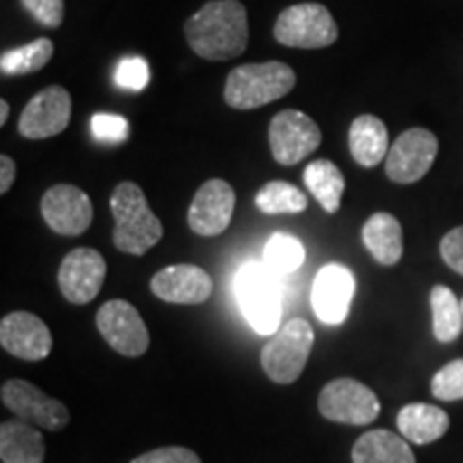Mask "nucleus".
<instances>
[{
	"label": "nucleus",
	"mask_w": 463,
	"mask_h": 463,
	"mask_svg": "<svg viewBox=\"0 0 463 463\" xmlns=\"http://www.w3.org/2000/svg\"><path fill=\"white\" fill-rule=\"evenodd\" d=\"M184 37L206 61L241 56L249 42L247 9L241 0H211L184 24Z\"/></svg>",
	"instance_id": "nucleus-1"
},
{
	"label": "nucleus",
	"mask_w": 463,
	"mask_h": 463,
	"mask_svg": "<svg viewBox=\"0 0 463 463\" xmlns=\"http://www.w3.org/2000/svg\"><path fill=\"white\" fill-rule=\"evenodd\" d=\"M109 206L116 219L114 245L118 251L144 256L161 241L164 225L136 183H120L109 198Z\"/></svg>",
	"instance_id": "nucleus-2"
},
{
	"label": "nucleus",
	"mask_w": 463,
	"mask_h": 463,
	"mask_svg": "<svg viewBox=\"0 0 463 463\" xmlns=\"http://www.w3.org/2000/svg\"><path fill=\"white\" fill-rule=\"evenodd\" d=\"M234 294L239 307L253 331L273 335L281 322V277L264 262H249L236 273Z\"/></svg>",
	"instance_id": "nucleus-3"
},
{
	"label": "nucleus",
	"mask_w": 463,
	"mask_h": 463,
	"mask_svg": "<svg viewBox=\"0 0 463 463\" xmlns=\"http://www.w3.org/2000/svg\"><path fill=\"white\" fill-rule=\"evenodd\" d=\"M297 84V73L286 62L270 61L232 69L225 82V103L234 109H256L286 97Z\"/></svg>",
	"instance_id": "nucleus-4"
},
{
	"label": "nucleus",
	"mask_w": 463,
	"mask_h": 463,
	"mask_svg": "<svg viewBox=\"0 0 463 463\" xmlns=\"http://www.w3.org/2000/svg\"><path fill=\"white\" fill-rule=\"evenodd\" d=\"M314 347V328L307 320L294 317L270 335L262 350V367L277 384H292L305 372Z\"/></svg>",
	"instance_id": "nucleus-5"
},
{
	"label": "nucleus",
	"mask_w": 463,
	"mask_h": 463,
	"mask_svg": "<svg viewBox=\"0 0 463 463\" xmlns=\"http://www.w3.org/2000/svg\"><path fill=\"white\" fill-rule=\"evenodd\" d=\"M275 39L288 48L317 50L337 42L339 28L335 17L320 3H300L277 17Z\"/></svg>",
	"instance_id": "nucleus-6"
},
{
	"label": "nucleus",
	"mask_w": 463,
	"mask_h": 463,
	"mask_svg": "<svg viewBox=\"0 0 463 463\" xmlns=\"http://www.w3.org/2000/svg\"><path fill=\"white\" fill-rule=\"evenodd\" d=\"M320 412L324 419L345 425H369L378 419L380 402L363 382L352 378L333 380L320 392Z\"/></svg>",
	"instance_id": "nucleus-7"
},
{
	"label": "nucleus",
	"mask_w": 463,
	"mask_h": 463,
	"mask_svg": "<svg viewBox=\"0 0 463 463\" xmlns=\"http://www.w3.org/2000/svg\"><path fill=\"white\" fill-rule=\"evenodd\" d=\"M273 157L281 165H297L322 144V131L314 118L298 109H283L269 129Z\"/></svg>",
	"instance_id": "nucleus-8"
},
{
	"label": "nucleus",
	"mask_w": 463,
	"mask_h": 463,
	"mask_svg": "<svg viewBox=\"0 0 463 463\" xmlns=\"http://www.w3.org/2000/svg\"><path fill=\"white\" fill-rule=\"evenodd\" d=\"M438 155V137L430 129H408L386 155V176L392 183L412 184L431 170Z\"/></svg>",
	"instance_id": "nucleus-9"
},
{
	"label": "nucleus",
	"mask_w": 463,
	"mask_h": 463,
	"mask_svg": "<svg viewBox=\"0 0 463 463\" xmlns=\"http://www.w3.org/2000/svg\"><path fill=\"white\" fill-rule=\"evenodd\" d=\"M101 337L123 356H142L150 345L146 324L137 309L127 300H109L97 314Z\"/></svg>",
	"instance_id": "nucleus-10"
},
{
	"label": "nucleus",
	"mask_w": 463,
	"mask_h": 463,
	"mask_svg": "<svg viewBox=\"0 0 463 463\" xmlns=\"http://www.w3.org/2000/svg\"><path fill=\"white\" fill-rule=\"evenodd\" d=\"M3 403L17 419L31 422L42 430L58 431L69 422V410L65 403L52 399L26 380H9L3 384Z\"/></svg>",
	"instance_id": "nucleus-11"
},
{
	"label": "nucleus",
	"mask_w": 463,
	"mask_h": 463,
	"mask_svg": "<svg viewBox=\"0 0 463 463\" xmlns=\"http://www.w3.org/2000/svg\"><path fill=\"white\" fill-rule=\"evenodd\" d=\"M106 260L95 249H73L58 269V286L62 297L73 305L90 303L106 281Z\"/></svg>",
	"instance_id": "nucleus-12"
},
{
	"label": "nucleus",
	"mask_w": 463,
	"mask_h": 463,
	"mask_svg": "<svg viewBox=\"0 0 463 463\" xmlns=\"http://www.w3.org/2000/svg\"><path fill=\"white\" fill-rule=\"evenodd\" d=\"M71 120V95L62 86H48L26 103L20 133L28 140H45L67 129Z\"/></svg>",
	"instance_id": "nucleus-13"
},
{
	"label": "nucleus",
	"mask_w": 463,
	"mask_h": 463,
	"mask_svg": "<svg viewBox=\"0 0 463 463\" xmlns=\"http://www.w3.org/2000/svg\"><path fill=\"white\" fill-rule=\"evenodd\" d=\"M42 215L56 234L80 236L90 228L92 204L80 187L56 184L43 194Z\"/></svg>",
	"instance_id": "nucleus-14"
},
{
	"label": "nucleus",
	"mask_w": 463,
	"mask_h": 463,
	"mask_svg": "<svg viewBox=\"0 0 463 463\" xmlns=\"http://www.w3.org/2000/svg\"><path fill=\"white\" fill-rule=\"evenodd\" d=\"M236 194L222 178L206 181L189 206V228L198 236H219L234 215Z\"/></svg>",
	"instance_id": "nucleus-15"
},
{
	"label": "nucleus",
	"mask_w": 463,
	"mask_h": 463,
	"mask_svg": "<svg viewBox=\"0 0 463 463\" xmlns=\"http://www.w3.org/2000/svg\"><path fill=\"white\" fill-rule=\"evenodd\" d=\"M354 275L341 264H326L317 273L311 292L316 316L328 326H337L347 317L350 303L354 298Z\"/></svg>",
	"instance_id": "nucleus-16"
},
{
	"label": "nucleus",
	"mask_w": 463,
	"mask_h": 463,
	"mask_svg": "<svg viewBox=\"0 0 463 463\" xmlns=\"http://www.w3.org/2000/svg\"><path fill=\"white\" fill-rule=\"evenodd\" d=\"M0 344L22 361H43L52 352V333L42 317L28 311H14L0 322Z\"/></svg>",
	"instance_id": "nucleus-17"
},
{
	"label": "nucleus",
	"mask_w": 463,
	"mask_h": 463,
	"mask_svg": "<svg viewBox=\"0 0 463 463\" xmlns=\"http://www.w3.org/2000/svg\"><path fill=\"white\" fill-rule=\"evenodd\" d=\"M150 289L165 303L200 305L211 297L213 279L200 266L176 264L159 270L150 281Z\"/></svg>",
	"instance_id": "nucleus-18"
},
{
	"label": "nucleus",
	"mask_w": 463,
	"mask_h": 463,
	"mask_svg": "<svg viewBox=\"0 0 463 463\" xmlns=\"http://www.w3.org/2000/svg\"><path fill=\"white\" fill-rule=\"evenodd\" d=\"M450 419L444 410L430 403H410L399 410L397 427L408 442L431 444L449 431Z\"/></svg>",
	"instance_id": "nucleus-19"
},
{
	"label": "nucleus",
	"mask_w": 463,
	"mask_h": 463,
	"mask_svg": "<svg viewBox=\"0 0 463 463\" xmlns=\"http://www.w3.org/2000/svg\"><path fill=\"white\" fill-rule=\"evenodd\" d=\"M0 457L3 463H43V436L22 419L5 420L0 425Z\"/></svg>",
	"instance_id": "nucleus-20"
},
{
	"label": "nucleus",
	"mask_w": 463,
	"mask_h": 463,
	"mask_svg": "<svg viewBox=\"0 0 463 463\" xmlns=\"http://www.w3.org/2000/svg\"><path fill=\"white\" fill-rule=\"evenodd\" d=\"M350 150L358 165L375 167L389 155V131L378 116L363 114L350 127Z\"/></svg>",
	"instance_id": "nucleus-21"
},
{
	"label": "nucleus",
	"mask_w": 463,
	"mask_h": 463,
	"mask_svg": "<svg viewBox=\"0 0 463 463\" xmlns=\"http://www.w3.org/2000/svg\"><path fill=\"white\" fill-rule=\"evenodd\" d=\"M363 242L380 264L392 266L403 256L402 225L391 213H375L363 228Z\"/></svg>",
	"instance_id": "nucleus-22"
},
{
	"label": "nucleus",
	"mask_w": 463,
	"mask_h": 463,
	"mask_svg": "<svg viewBox=\"0 0 463 463\" xmlns=\"http://www.w3.org/2000/svg\"><path fill=\"white\" fill-rule=\"evenodd\" d=\"M354 463H416L408 439L386 430L363 433L352 449Z\"/></svg>",
	"instance_id": "nucleus-23"
},
{
	"label": "nucleus",
	"mask_w": 463,
	"mask_h": 463,
	"mask_svg": "<svg viewBox=\"0 0 463 463\" xmlns=\"http://www.w3.org/2000/svg\"><path fill=\"white\" fill-rule=\"evenodd\" d=\"M305 184L309 187L316 200L320 202L326 213H337L341 206V195L345 191L344 174L333 161L317 159L314 164L307 165L305 170Z\"/></svg>",
	"instance_id": "nucleus-24"
},
{
	"label": "nucleus",
	"mask_w": 463,
	"mask_h": 463,
	"mask_svg": "<svg viewBox=\"0 0 463 463\" xmlns=\"http://www.w3.org/2000/svg\"><path fill=\"white\" fill-rule=\"evenodd\" d=\"M431 314L433 335L442 344H450L463 331V309L461 303L447 286H436L431 289Z\"/></svg>",
	"instance_id": "nucleus-25"
},
{
	"label": "nucleus",
	"mask_w": 463,
	"mask_h": 463,
	"mask_svg": "<svg viewBox=\"0 0 463 463\" xmlns=\"http://www.w3.org/2000/svg\"><path fill=\"white\" fill-rule=\"evenodd\" d=\"M54 56V43L48 37H39L28 45L9 50L0 56V71L5 75H26L42 71Z\"/></svg>",
	"instance_id": "nucleus-26"
},
{
	"label": "nucleus",
	"mask_w": 463,
	"mask_h": 463,
	"mask_svg": "<svg viewBox=\"0 0 463 463\" xmlns=\"http://www.w3.org/2000/svg\"><path fill=\"white\" fill-rule=\"evenodd\" d=\"M307 195L294 184L273 181L266 183L256 194V206L266 215H281V213L307 211Z\"/></svg>",
	"instance_id": "nucleus-27"
},
{
	"label": "nucleus",
	"mask_w": 463,
	"mask_h": 463,
	"mask_svg": "<svg viewBox=\"0 0 463 463\" xmlns=\"http://www.w3.org/2000/svg\"><path fill=\"white\" fill-rule=\"evenodd\" d=\"M305 262L303 242L289 234H275L264 247V264L279 277L294 273Z\"/></svg>",
	"instance_id": "nucleus-28"
},
{
	"label": "nucleus",
	"mask_w": 463,
	"mask_h": 463,
	"mask_svg": "<svg viewBox=\"0 0 463 463\" xmlns=\"http://www.w3.org/2000/svg\"><path fill=\"white\" fill-rule=\"evenodd\" d=\"M431 392L442 402H457L463 399V358L444 364L431 380Z\"/></svg>",
	"instance_id": "nucleus-29"
},
{
	"label": "nucleus",
	"mask_w": 463,
	"mask_h": 463,
	"mask_svg": "<svg viewBox=\"0 0 463 463\" xmlns=\"http://www.w3.org/2000/svg\"><path fill=\"white\" fill-rule=\"evenodd\" d=\"M148 80H150L148 62L140 56L125 58V61L118 65V69H116V84H118L120 89L142 90L146 89Z\"/></svg>",
	"instance_id": "nucleus-30"
},
{
	"label": "nucleus",
	"mask_w": 463,
	"mask_h": 463,
	"mask_svg": "<svg viewBox=\"0 0 463 463\" xmlns=\"http://www.w3.org/2000/svg\"><path fill=\"white\" fill-rule=\"evenodd\" d=\"M92 136L99 142L120 144L129 136V123H127L123 116L95 114L92 116Z\"/></svg>",
	"instance_id": "nucleus-31"
},
{
	"label": "nucleus",
	"mask_w": 463,
	"mask_h": 463,
	"mask_svg": "<svg viewBox=\"0 0 463 463\" xmlns=\"http://www.w3.org/2000/svg\"><path fill=\"white\" fill-rule=\"evenodd\" d=\"M24 9L39 24L58 28L65 17V0H22Z\"/></svg>",
	"instance_id": "nucleus-32"
},
{
	"label": "nucleus",
	"mask_w": 463,
	"mask_h": 463,
	"mask_svg": "<svg viewBox=\"0 0 463 463\" xmlns=\"http://www.w3.org/2000/svg\"><path fill=\"white\" fill-rule=\"evenodd\" d=\"M131 463H202L194 450L184 447H164L136 457Z\"/></svg>",
	"instance_id": "nucleus-33"
},
{
	"label": "nucleus",
	"mask_w": 463,
	"mask_h": 463,
	"mask_svg": "<svg viewBox=\"0 0 463 463\" xmlns=\"http://www.w3.org/2000/svg\"><path fill=\"white\" fill-rule=\"evenodd\" d=\"M439 251H442L444 262H447L455 273L463 275V225L461 228L450 230L449 234L444 236Z\"/></svg>",
	"instance_id": "nucleus-34"
},
{
	"label": "nucleus",
	"mask_w": 463,
	"mask_h": 463,
	"mask_svg": "<svg viewBox=\"0 0 463 463\" xmlns=\"http://www.w3.org/2000/svg\"><path fill=\"white\" fill-rule=\"evenodd\" d=\"M15 181V161L9 155L0 157V194H7Z\"/></svg>",
	"instance_id": "nucleus-35"
},
{
	"label": "nucleus",
	"mask_w": 463,
	"mask_h": 463,
	"mask_svg": "<svg viewBox=\"0 0 463 463\" xmlns=\"http://www.w3.org/2000/svg\"><path fill=\"white\" fill-rule=\"evenodd\" d=\"M7 118H9V101L0 99V125L7 123Z\"/></svg>",
	"instance_id": "nucleus-36"
},
{
	"label": "nucleus",
	"mask_w": 463,
	"mask_h": 463,
	"mask_svg": "<svg viewBox=\"0 0 463 463\" xmlns=\"http://www.w3.org/2000/svg\"><path fill=\"white\" fill-rule=\"evenodd\" d=\"M461 309H463V300H461Z\"/></svg>",
	"instance_id": "nucleus-37"
}]
</instances>
